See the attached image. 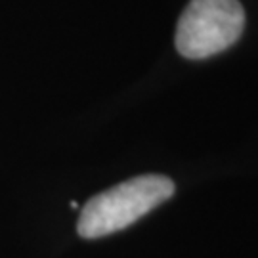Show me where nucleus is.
<instances>
[{"label": "nucleus", "instance_id": "f257e3e1", "mask_svg": "<svg viewBox=\"0 0 258 258\" xmlns=\"http://www.w3.org/2000/svg\"><path fill=\"white\" fill-rule=\"evenodd\" d=\"M174 195V182L161 174H144L126 180L92 197L81 211L79 235L98 239L128 228Z\"/></svg>", "mask_w": 258, "mask_h": 258}, {"label": "nucleus", "instance_id": "f03ea898", "mask_svg": "<svg viewBox=\"0 0 258 258\" xmlns=\"http://www.w3.org/2000/svg\"><path fill=\"white\" fill-rule=\"evenodd\" d=\"M243 29L239 0H191L178 19L174 44L187 59H205L233 46Z\"/></svg>", "mask_w": 258, "mask_h": 258}]
</instances>
